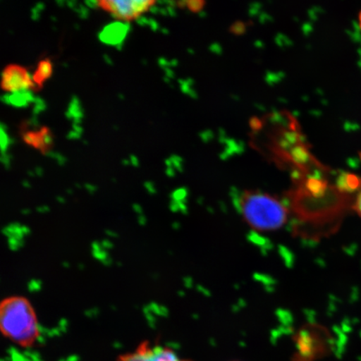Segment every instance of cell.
Listing matches in <instances>:
<instances>
[{"label":"cell","mask_w":361,"mask_h":361,"mask_svg":"<svg viewBox=\"0 0 361 361\" xmlns=\"http://www.w3.org/2000/svg\"><path fill=\"white\" fill-rule=\"evenodd\" d=\"M130 164H132L134 166H139V161H138L137 157H135V155H130Z\"/></svg>","instance_id":"f1b7e54d"},{"label":"cell","mask_w":361,"mask_h":361,"mask_svg":"<svg viewBox=\"0 0 361 361\" xmlns=\"http://www.w3.org/2000/svg\"><path fill=\"white\" fill-rule=\"evenodd\" d=\"M123 164L126 166V165H128L130 164V161L128 160H126L125 159V160L123 161Z\"/></svg>","instance_id":"681fc988"},{"label":"cell","mask_w":361,"mask_h":361,"mask_svg":"<svg viewBox=\"0 0 361 361\" xmlns=\"http://www.w3.org/2000/svg\"><path fill=\"white\" fill-rule=\"evenodd\" d=\"M101 6L111 13H116L119 20H129L138 16L133 11L130 0H106L101 2Z\"/></svg>","instance_id":"8992f818"},{"label":"cell","mask_w":361,"mask_h":361,"mask_svg":"<svg viewBox=\"0 0 361 361\" xmlns=\"http://www.w3.org/2000/svg\"><path fill=\"white\" fill-rule=\"evenodd\" d=\"M111 16L113 18V19L119 20V16L118 15H117L116 13H111Z\"/></svg>","instance_id":"ee69618b"},{"label":"cell","mask_w":361,"mask_h":361,"mask_svg":"<svg viewBox=\"0 0 361 361\" xmlns=\"http://www.w3.org/2000/svg\"><path fill=\"white\" fill-rule=\"evenodd\" d=\"M11 104L15 107H27L29 105L20 92L11 94Z\"/></svg>","instance_id":"30bf717a"},{"label":"cell","mask_w":361,"mask_h":361,"mask_svg":"<svg viewBox=\"0 0 361 361\" xmlns=\"http://www.w3.org/2000/svg\"><path fill=\"white\" fill-rule=\"evenodd\" d=\"M116 361H192L184 360L173 350L161 345L152 346L144 342L130 353L121 355Z\"/></svg>","instance_id":"3957f363"},{"label":"cell","mask_w":361,"mask_h":361,"mask_svg":"<svg viewBox=\"0 0 361 361\" xmlns=\"http://www.w3.org/2000/svg\"><path fill=\"white\" fill-rule=\"evenodd\" d=\"M74 124L79 125L81 123V119L75 118L73 120Z\"/></svg>","instance_id":"7dc6e473"},{"label":"cell","mask_w":361,"mask_h":361,"mask_svg":"<svg viewBox=\"0 0 361 361\" xmlns=\"http://www.w3.org/2000/svg\"><path fill=\"white\" fill-rule=\"evenodd\" d=\"M158 63H159L160 66L165 68V69L166 66H169L168 61H166L164 58H160L159 61H158Z\"/></svg>","instance_id":"1f68e13d"},{"label":"cell","mask_w":361,"mask_h":361,"mask_svg":"<svg viewBox=\"0 0 361 361\" xmlns=\"http://www.w3.org/2000/svg\"><path fill=\"white\" fill-rule=\"evenodd\" d=\"M149 11L153 13V15H157V13H160V8L156 6H152L150 8H149Z\"/></svg>","instance_id":"4dcf8cb0"},{"label":"cell","mask_w":361,"mask_h":361,"mask_svg":"<svg viewBox=\"0 0 361 361\" xmlns=\"http://www.w3.org/2000/svg\"><path fill=\"white\" fill-rule=\"evenodd\" d=\"M230 32L235 35H241L246 32V25L243 21H236L230 27Z\"/></svg>","instance_id":"7c38bea8"},{"label":"cell","mask_w":361,"mask_h":361,"mask_svg":"<svg viewBox=\"0 0 361 361\" xmlns=\"http://www.w3.org/2000/svg\"><path fill=\"white\" fill-rule=\"evenodd\" d=\"M11 158V155H8V154L2 155L1 161H2L3 164H4V166H6V169H8V166H10Z\"/></svg>","instance_id":"cb8c5ba5"},{"label":"cell","mask_w":361,"mask_h":361,"mask_svg":"<svg viewBox=\"0 0 361 361\" xmlns=\"http://www.w3.org/2000/svg\"><path fill=\"white\" fill-rule=\"evenodd\" d=\"M20 93L25 97L28 103L35 102V97L34 96L32 92H30V90H20Z\"/></svg>","instance_id":"ac0fdd59"},{"label":"cell","mask_w":361,"mask_h":361,"mask_svg":"<svg viewBox=\"0 0 361 361\" xmlns=\"http://www.w3.org/2000/svg\"><path fill=\"white\" fill-rule=\"evenodd\" d=\"M80 137L81 134L75 132V130H71V132H70L67 135V138L70 140L80 139Z\"/></svg>","instance_id":"484cf974"},{"label":"cell","mask_w":361,"mask_h":361,"mask_svg":"<svg viewBox=\"0 0 361 361\" xmlns=\"http://www.w3.org/2000/svg\"><path fill=\"white\" fill-rule=\"evenodd\" d=\"M104 61L106 63L107 65L112 66L113 61L109 56L104 55L103 56Z\"/></svg>","instance_id":"d590c367"},{"label":"cell","mask_w":361,"mask_h":361,"mask_svg":"<svg viewBox=\"0 0 361 361\" xmlns=\"http://www.w3.org/2000/svg\"><path fill=\"white\" fill-rule=\"evenodd\" d=\"M75 11L79 13V16L81 18V19H87L89 16L88 8L84 6L83 4H80V6L75 8Z\"/></svg>","instance_id":"2e32d148"},{"label":"cell","mask_w":361,"mask_h":361,"mask_svg":"<svg viewBox=\"0 0 361 361\" xmlns=\"http://www.w3.org/2000/svg\"><path fill=\"white\" fill-rule=\"evenodd\" d=\"M292 156L293 159L300 162V164H304V162H306L307 159H308V152H307L306 149L302 147H297L295 150H293Z\"/></svg>","instance_id":"8fae6325"},{"label":"cell","mask_w":361,"mask_h":361,"mask_svg":"<svg viewBox=\"0 0 361 361\" xmlns=\"http://www.w3.org/2000/svg\"><path fill=\"white\" fill-rule=\"evenodd\" d=\"M32 20H38L39 19V11L36 10L35 8H32Z\"/></svg>","instance_id":"f546056e"},{"label":"cell","mask_w":361,"mask_h":361,"mask_svg":"<svg viewBox=\"0 0 361 361\" xmlns=\"http://www.w3.org/2000/svg\"><path fill=\"white\" fill-rule=\"evenodd\" d=\"M23 138H24V141L29 144V145L34 146L35 144V133H25L23 135Z\"/></svg>","instance_id":"d6986e66"},{"label":"cell","mask_w":361,"mask_h":361,"mask_svg":"<svg viewBox=\"0 0 361 361\" xmlns=\"http://www.w3.org/2000/svg\"><path fill=\"white\" fill-rule=\"evenodd\" d=\"M36 173H37L39 176H42L43 174V171L40 168L36 169Z\"/></svg>","instance_id":"bcb514c9"},{"label":"cell","mask_w":361,"mask_h":361,"mask_svg":"<svg viewBox=\"0 0 361 361\" xmlns=\"http://www.w3.org/2000/svg\"><path fill=\"white\" fill-rule=\"evenodd\" d=\"M205 2L202 0H192L188 1V8L192 12H200L205 6Z\"/></svg>","instance_id":"5bb4252c"},{"label":"cell","mask_w":361,"mask_h":361,"mask_svg":"<svg viewBox=\"0 0 361 361\" xmlns=\"http://www.w3.org/2000/svg\"><path fill=\"white\" fill-rule=\"evenodd\" d=\"M73 130H75V132L79 134H82L83 133V128H81V126H80L79 125L76 124H73Z\"/></svg>","instance_id":"e575fe53"},{"label":"cell","mask_w":361,"mask_h":361,"mask_svg":"<svg viewBox=\"0 0 361 361\" xmlns=\"http://www.w3.org/2000/svg\"><path fill=\"white\" fill-rule=\"evenodd\" d=\"M360 186H361V182L355 175H341L338 180V187L341 189V191H353Z\"/></svg>","instance_id":"52a82bcc"},{"label":"cell","mask_w":361,"mask_h":361,"mask_svg":"<svg viewBox=\"0 0 361 361\" xmlns=\"http://www.w3.org/2000/svg\"><path fill=\"white\" fill-rule=\"evenodd\" d=\"M130 30V25L129 22L116 21L111 23V24L104 27L102 32L99 34V39L104 44L117 47V45L123 43V40Z\"/></svg>","instance_id":"277c9868"},{"label":"cell","mask_w":361,"mask_h":361,"mask_svg":"<svg viewBox=\"0 0 361 361\" xmlns=\"http://www.w3.org/2000/svg\"><path fill=\"white\" fill-rule=\"evenodd\" d=\"M1 130V134H0V141H1V152L2 155L6 154V151L8 145L10 144V137H8L6 130L0 128Z\"/></svg>","instance_id":"4fadbf2b"},{"label":"cell","mask_w":361,"mask_h":361,"mask_svg":"<svg viewBox=\"0 0 361 361\" xmlns=\"http://www.w3.org/2000/svg\"><path fill=\"white\" fill-rule=\"evenodd\" d=\"M56 159L58 161V164L61 166L64 165L66 162V157L60 154V153H57Z\"/></svg>","instance_id":"4316f807"},{"label":"cell","mask_w":361,"mask_h":361,"mask_svg":"<svg viewBox=\"0 0 361 361\" xmlns=\"http://www.w3.org/2000/svg\"><path fill=\"white\" fill-rule=\"evenodd\" d=\"M35 105H44L45 104L43 99L39 97H35Z\"/></svg>","instance_id":"74e56055"},{"label":"cell","mask_w":361,"mask_h":361,"mask_svg":"<svg viewBox=\"0 0 361 361\" xmlns=\"http://www.w3.org/2000/svg\"><path fill=\"white\" fill-rule=\"evenodd\" d=\"M85 4L90 8H97L101 6V2L97 1V0H87L85 1Z\"/></svg>","instance_id":"7402d4cb"},{"label":"cell","mask_w":361,"mask_h":361,"mask_svg":"<svg viewBox=\"0 0 361 361\" xmlns=\"http://www.w3.org/2000/svg\"><path fill=\"white\" fill-rule=\"evenodd\" d=\"M117 51H123V43H121L118 45H117V47H116Z\"/></svg>","instance_id":"f6af8a7d"},{"label":"cell","mask_w":361,"mask_h":361,"mask_svg":"<svg viewBox=\"0 0 361 361\" xmlns=\"http://www.w3.org/2000/svg\"><path fill=\"white\" fill-rule=\"evenodd\" d=\"M39 134L42 135L44 145L51 146L53 142V139L51 135L48 133V130L47 128H44Z\"/></svg>","instance_id":"9a60e30c"},{"label":"cell","mask_w":361,"mask_h":361,"mask_svg":"<svg viewBox=\"0 0 361 361\" xmlns=\"http://www.w3.org/2000/svg\"><path fill=\"white\" fill-rule=\"evenodd\" d=\"M161 32L164 33V35H168L169 30H166L165 29H161Z\"/></svg>","instance_id":"c3c4849f"},{"label":"cell","mask_w":361,"mask_h":361,"mask_svg":"<svg viewBox=\"0 0 361 361\" xmlns=\"http://www.w3.org/2000/svg\"><path fill=\"white\" fill-rule=\"evenodd\" d=\"M119 98L121 99V100H124V97L123 94H119Z\"/></svg>","instance_id":"f907efd6"},{"label":"cell","mask_w":361,"mask_h":361,"mask_svg":"<svg viewBox=\"0 0 361 361\" xmlns=\"http://www.w3.org/2000/svg\"><path fill=\"white\" fill-rule=\"evenodd\" d=\"M164 80H165L166 82H169V78H168V79H166V78H164Z\"/></svg>","instance_id":"11a10c76"},{"label":"cell","mask_w":361,"mask_h":361,"mask_svg":"<svg viewBox=\"0 0 361 361\" xmlns=\"http://www.w3.org/2000/svg\"><path fill=\"white\" fill-rule=\"evenodd\" d=\"M63 66L67 67V66H68V65H66V64H63Z\"/></svg>","instance_id":"9f6ffc18"},{"label":"cell","mask_w":361,"mask_h":361,"mask_svg":"<svg viewBox=\"0 0 361 361\" xmlns=\"http://www.w3.org/2000/svg\"><path fill=\"white\" fill-rule=\"evenodd\" d=\"M29 124L35 126V128L39 126L38 120L36 118V116L32 117V118L30 120Z\"/></svg>","instance_id":"836d02e7"},{"label":"cell","mask_w":361,"mask_h":361,"mask_svg":"<svg viewBox=\"0 0 361 361\" xmlns=\"http://www.w3.org/2000/svg\"><path fill=\"white\" fill-rule=\"evenodd\" d=\"M56 4H58L59 7H63L64 6L66 2L64 1V0H57Z\"/></svg>","instance_id":"7bdbcfd3"},{"label":"cell","mask_w":361,"mask_h":361,"mask_svg":"<svg viewBox=\"0 0 361 361\" xmlns=\"http://www.w3.org/2000/svg\"><path fill=\"white\" fill-rule=\"evenodd\" d=\"M360 28H361V13H360Z\"/></svg>","instance_id":"db71d44e"},{"label":"cell","mask_w":361,"mask_h":361,"mask_svg":"<svg viewBox=\"0 0 361 361\" xmlns=\"http://www.w3.org/2000/svg\"><path fill=\"white\" fill-rule=\"evenodd\" d=\"M0 326L4 336L23 348L32 347L40 335L32 306L21 297H11L3 301Z\"/></svg>","instance_id":"6da1fadb"},{"label":"cell","mask_w":361,"mask_h":361,"mask_svg":"<svg viewBox=\"0 0 361 361\" xmlns=\"http://www.w3.org/2000/svg\"><path fill=\"white\" fill-rule=\"evenodd\" d=\"M250 126H251L252 129H254L255 130H259L262 128L261 121L258 118H256V117H255V118H252L250 121Z\"/></svg>","instance_id":"44dd1931"},{"label":"cell","mask_w":361,"mask_h":361,"mask_svg":"<svg viewBox=\"0 0 361 361\" xmlns=\"http://www.w3.org/2000/svg\"><path fill=\"white\" fill-rule=\"evenodd\" d=\"M51 75V64L49 61L40 62L38 68L37 78L38 81L47 80Z\"/></svg>","instance_id":"9c48e42d"},{"label":"cell","mask_w":361,"mask_h":361,"mask_svg":"<svg viewBox=\"0 0 361 361\" xmlns=\"http://www.w3.org/2000/svg\"><path fill=\"white\" fill-rule=\"evenodd\" d=\"M44 7L45 6L43 3H38L37 4H36L35 8H36V10H37L40 12V11H42L43 10H44Z\"/></svg>","instance_id":"f35d334b"},{"label":"cell","mask_w":361,"mask_h":361,"mask_svg":"<svg viewBox=\"0 0 361 361\" xmlns=\"http://www.w3.org/2000/svg\"><path fill=\"white\" fill-rule=\"evenodd\" d=\"M51 20H52V21H56V17H51Z\"/></svg>","instance_id":"f5cc1de1"},{"label":"cell","mask_w":361,"mask_h":361,"mask_svg":"<svg viewBox=\"0 0 361 361\" xmlns=\"http://www.w3.org/2000/svg\"><path fill=\"white\" fill-rule=\"evenodd\" d=\"M166 75L169 76V78H173V72L171 71L169 68H166L165 69Z\"/></svg>","instance_id":"ab89813d"},{"label":"cell","mask_w":361,"mask_h":361,"mask_svg":"<svg viewBox=\"0 0 361 361\" xmlns=\"http://www.w3.org/2000/svg\"><path fill=\"white\" fill-rule=\"evenodd\" d=\"M75 30H80V25H75Z\"/></svg>","instance_id":"816d5d0a"},{"label":"cell","mask_w":361,"mask_h":361,"mask_svg":"<svg viewBox=\"0 0 361 361\" xmlns=\"http://www.w3.org/2000/svg\"><path fill=\"white\" fill-rule=\"evenodd\" d=\"M3 88L12 94L20 92V87L24 80L25 71L18 66H11L2 72Z\"/></svg>","instance_id":"5b68a950"},{"label":"cell","mask_w":361,"mask_h":361,"mask_svg":"<svg viewBox=\"0 0 361 361\" xmlns=\"http://www.w3.org/2000/svg\"><path fill=\"white\" fill-rule=\"evenodd\" d=\"M238 202L243 219L257 231H275L288 222L287 207L270 194L247 190L241 194Z\"/></svg>","instance_id":"7a4b0ae2"},{"label":"cell","mask_w":361,"mask_h":361,"mask_svg":"<svg viewBox=\"0 0 361 361\" xmlns=\"http://www.w3.org/2000/svg\"><path fill=\"white\" fill-rule=\"evenodd\" d=\"M149 26L151 27L152 31H157L159 29V25H158V23L154 19H152V18L149 19Z\"/></svg>","instance_id":"d4e9b609"},{"label":"cell","mask_w":361,"mask_h":361,"mask_svg":"<svg viewBox=\"0 0 361 361\" xmlns=\"http://www.w3.org/2000/svg\"><path fill=\"white\" fill-rule=\"evenodd\" d=\"M355 210L356 211V213H357L361 216V186L358 196L357 197H356V201L355 203Z\"/></svg>","instance_id":"ffe728a7"},{"label":"cell","mask_w":361,"mask_h":361,"mask_svg":"<svg viewBox=\"0 0 361 361\" xmlns=\"http://www.w3.org/2000/svg\"><path fill=\"white\" fill-rule=\"evenodd\" d=\"M34 146L36 148L42 149V150H43V149L45 147L44 143L43 142V139L42 137V135H40L39 133H35V144H34Z\"/></svg>","instance_id":"e0dca14e"},{"label":"cell","mask_w":361,"mask_h":361,"mask_svg":"<svg viewBox=\"0 0 361 361\" xmlns=\"http://www.w3.org/2000/svg\"><path fill=\"white\" fill-rule=\"evenodd\" d=\"M156 2L148 1V0H130V6L133 11L137 13V16H141V13L149 11Z\"/></svg>","instance_id":"ba28073f"},{"label":"cell","mask_w":361,"mask_h":361,"mask_svg":"<svg viewBox=\"0 0 361 361\" xmlns=\"http://www.w3.org/2000/svg\"><path fill=\"white\" fill-rule=\"evenodd\" d=\"M188 1H180V2H178L177 4L179 7H188Z\"/></svg>","instance_id":"60d3db41"},{"label":"cell","mask_w":361,"mask_h":361,"mask_svg":"<svg viewBox=\"0 0 361 361\" xmlns=\"http://www.w3.org/2000/svg\"><path fill=\"white\" fill-rule=\"evenodd\" d=\"M25 78L26 80L32 81L34 79V75L31 74L30 71H25Z\"/></svg>","instance_id":"8d00e7d4"},{"label":"cell","mask_w":361,"mask_h":361,"mask_svg":"<svg viewBox=\"0 0 361 361\" xmlns=\"http://www.w3.org/2000/svg\"><path fill=\"white\" fill-rule=\"evenodd\" d=\"M160 13H161L162 16H166L169 15L168 10H166V8H160Z\"/></svg>","instance_id":"b9f144b4"},{"label":"cell","mask_w":361,"mask_h":361,"mask_svg":"<svg viewBox=\"0 0 361 361\" xmlns=\"http://www.w3.org/2000/svg\"><path fill=\"white\" fill-rule=\"evenodd\" d=\"M135 22H137V24L141 26H145L147 25H149L148 18H146V17H144L142 16H139L137 18H135Z\"/></svg>","instance_id":"603a6c76"},{"label":"cell","mask_w":361,"mask_h":361,"mask_svg":"<svg viewBox=\"0 0 361 361\" xmlns=\"http://www.w3.org/2000/svg\"><path fill=\"white\" fill-rule=\"evenodd\" d=\"M1 101L3 103L6 104V105H11V94H4L1 97Z\"/></svg>","instance_id":"83f0119b"},{"label":"cell","mask_w":361,"mask_h":361,"mask_svg":"<svg viewBox=\"0 0 361 361\" xmlns=\"http://www.w3.org/2000/svg\"><path fill=\"white\" fill-rule=\"evenodd\" d=\"M66 4L68 7L73 8L74 11L76 8H78V6H76V4H78V3H76V1H74V0H72V1H67Z\"/></svg>","instance_id":"d6a6232c"}]
</instances>
